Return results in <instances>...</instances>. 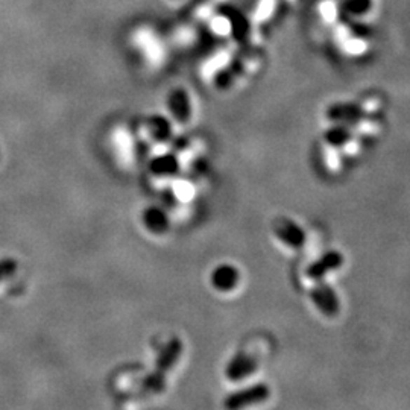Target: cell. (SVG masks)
Segmentation results:
<instances>
[{"mask_svg": "<svg viewBox=\"0 0 410 410\" xmlns=\"http://www.w3.org/2000/svg\"><path fill=\"white\" fill-rule=\"evenodd\" d=\"M182 350H184V346H182V342L178 337L172 339L166 346H164V350L157 360V368H155L153 376L149 377L144 383L146 389H149L152 392L163 390L164 377H166V374L178 363Z\"/></svg>", "mask_w": 410, "mask_h": 410, "instance_id": "cell-1", "label": "cell"}, {"mask_svg": "<svg viewBox=\"0 0 410 410\" xmlns=\"http://www.w3.org/2000/svg\"><path fill=\"white\" fill-rule=\"evenodd\" d=\"M269 398L271 388L268 383H255V385L231 392V394L225 398L224 407L228 410H240L266 403Z\"/></svg>", "mask_w": 410, "mask_h": 410, "instance_id": "cell-2", "label": "cell"}, {"mask_svg": "<svg viewBox=\"0 0 410 410\" xmlns=\"http://www.w3.org/2000/svg\"><path fill=\"white\" fill-rule=\"evenodd\" d=\"M308 296L319 313L327 317H336L341 312V298L327 280L313 281Z\"/></svg>", "mask_w": 410, "mask_h": 410, "instance_id": "cell-3", "label": "cell"}, {"mask_svg": "<svg viewBox=\"0 0 410 410\" xmlns=\"http://www.w3.org/2000/svg\"><path fill=\"white\" fill-rule=\"evenodd\" d=\"M272 231L277 239L290 250H303L307 243V233L290 217H277L272 224Z\"/></svg>", "mask_w": 410, "mask_h": 410, "instance_id": "cell-4", "label": "cell"}, {"mask_svg": "<svg viewBox=\"0 0 410 410\" xmlns=\"http://www.w3.org/2000/svg\"><path fill=\"white\" fill-rule=\"evenodd\" d=\"M345 263V257L341 251L332 250L322 254L321 257H317L312 263L308 264L306 269V278L308 281H321L327 280L328 275L339 271Z\"/></svg>", "mask_w": 410, "mask_h": 410, "instance_id": "cell-5", "label": "cell"}, {"mask_svg": "<svg viewBox=\"0 0 410 410\" xmlns=\"http://www.w3.org/2000/svg\"><path fill=\"white\" fill-rule=\"evenodd\" d=\"M260 367L259 359L248 351H240L233 355L225 368V376L230 381H243L257 372Z\"/></svg>", "mask_w": 410, "mask_h": 410, "instance_id": "cell-6", "label": "cell"}, {"mask_svg": "<svg viewBox=\"0 0 410 410\" xmlns=\"http://www.w3.org/2000/svg\"><path fill=\"white\" fill-rule=\"evenodd\" d=\"M240 282V271L233 264H219V266L212 272V285L217 292H228L235 290Z\"/></svg>", "mask_w": 410, "mask_h": 410, "instance_id": "cell-7", "label": "cell"}, {"mask_svg": "<svg viewBox=\"0 0 410 410\" xmlns=\"http://www.w3.org/2000/svg\"><path fill=\"white\" fill-rule=\"evenodd\" d=\"M327 116L333 122L354 125L362 121L367 114H364L363 108L357 104H336L330 107V109L327 111Z\"/></svg>", "mask_w": 410, "mask_h": 410, "instance_id": "cell-8", "label": "cell"}, {"mask_svg": "<svg viewBox=\"0 0 410 410\" xmlns=\"http://www.w3.org/2000/svg\"><path fill=\"white\" fill-rule=\"evenodd\" d=\"M355 137L354 132V125L350 123H342V122H334L333 126L328 128L324 134L325 142L333 146V148H345L346 144H350Z\"/></svg>", "mask_w": 410, "mask_h": 410, "instance_id": "cell-9", "label": "cell"}, {"mask_svg": "<svg viewBox=\"0 0 410 410\" xmlns=\"http://www.w3.org/2000/svg\"><path fill=\"white\" fill-rule=\"evenodd\" d=\"M169 108L172 114L181 123H186L191 117V102L186 90H173L169 96Z\"/></svg>", "mask_w": 410, "mask_h": 410, "instance_id": "cell-10", "label": "cell"}, {"mask_svg": "<svg viewBox=\"0 0 410 410\" xmlns=\"http://www.w3.org/2000/svg\"><path fill=\"white\" fill-rule=\"evenodd\" d=\"M151 170L153 173H157V175H173V173H177L179 170V163L177 157L168 153L164 155V157L155 158L151 163Z\"/></svg>", "mask_w": 410, "mask_h": 410, "instance_id": "cell-11", "label": "cell"}, {"mask_svg": "<svg viewBox=\"0 0 410 410\" xmlns=\"http://www.w3.org/2000/svg\"><path fill=\"white\" fill-rule=\"evenodd\" d=\"M144 222L153 233H164L168 230L169 221L166 213H163L158 208H151L144 214Z\"/></svg>", "mask_w": 410, "mask_h": 410, "instance_id": "cell-12", "label": "cell"}, {"mask_svg": "<svg viewBox=\"0 0 410 410\" xmlns=\"http://www.w3.org/2000/svg\"><path fill=\"white\" fill-rule=\"evenodd\" d=\"M151 132L157 140H168L172 132L170 123L166 121V118L161 116H155L151 121Z\"/></svg>", "mask_w": 410, "mask_h": 410, "instance_id": "cell-13", "label": "cell"}, {"mask_svg": "<svg viewBox=\"0 0 410 410\" xmlns=\"http://www.w3.org/2000/svg\"><path fill=\"white\" fill-rule=\"evenodd\" d=\"M17 271V261L13 259H4L0 260V281L8 278L9 275Z\"/></svg>", "mask_w": 410, "mask_h": 410, "instance_id": "cell-14", "label": "cell"}, {"mask_svg": "<svg viewBox=\"0 0 410 410\" xmlns=\"http://www.w3.org/2000/svg\"><path fill=\"white\" fill-rule=\"evenodd\" d=\"M371 5V0H350V9L353 13L367 11Z\"/></svg>", "mask_w": 410, "mask_h": 410, "instance_id": "cell-15", "label": "cell"}]
</instances>
